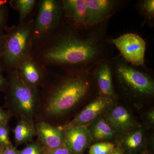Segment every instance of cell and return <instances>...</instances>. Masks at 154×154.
I'll list each match as a JSON object with an SVG mask.
<instances>
[{
	"instance_id": "6da1fadb",
	"label": "cell",
	"mask_w": 154,
	"mask_h": 154,
	"mask_svg": "<svg viewBox=\"0 0 154 154\" xmlns=\"http://www.w3.org/2000/svg\"><path fill=\"white\" fill-rule=\"evenodd\" d=\"M98 44L91 38L68 36L60 40L44 55L49 61L66 64L88 63L98 56Z\"/></svg>"
},
{
	"instance_id": "7a4b0ae2",
	"label": "cell",
	"mask_w": 154,
	"mask_h": 154,
	"mask_svg": "<svg viewBox=\"0 0 154 154\" xmlns=\"http://www.w3.org/2000/svg\"><path fill=\"white\" fill-rule=\"evenodd\" d=\"M89 83L84 78L76 77L63 83L49 96L45 111L49 116L66 113L74 107L89 90Z\"/></svg>"
},
{
	"instance_id": "3957f363",
	"label": "cell",
	"mask_w": 154,
	"mask_h": 154,
	"mask_svg": "<svg viewBox=\"0 0 154 154\" xmlns=\"http://www.w3.org/2000/svg\"><path fill=\"white\" fill-rule=\"evenodd\" d=\"M33 22L16 29L6 36L2 56L7 67H12L25 58L30 44Z\"/></svg>"
},
{
	"instance_id": "277c9868",
	"label": "cell",
	"mask_w": 154,
	"mask_h": 154,
	"mask_svg": "<svg viewBox=\"0 0 154 154\" xmlns=\"http://www.w3.org/2000/svg\"><path fill=\"white\" fill-rule=\"evenodd\" d=\"M10 96L14 109L23 118L32 120L36 105L34 88L23 81L19 73L11 80Z\"/></svg>"
},
{
	"instance_id": "5b68a950",
	"label": "cell",
	"mask_w": 154,
	"mask_h": 154,
	"mask_svg": "<svg viewBox=\"0 0 154 154\" xmlns=\"http://www.w3.org/2000/svg\"><path fill=\"white\" fill-rule=\"evenodd\" d=\"M113 42L127 61L135 66L143 64L146 43L140 36L126 33L113 39Z\"/></svg>"
},
{
	"instance_id": "8992f818",
	"label": "cell",
	"mask_w": 154,
	"mask_h": 154,
	"mask_svg": "<svg viewBox=\"0 0 154 154\" xmlns=\"http://www.w3.org/2000/svg\"><path fill=\"white\" fill-rule=\"evenodd\" d=\"M117 73L122 82L132 91L143 95L153 94V82L142 72L123 64L118 67Z\"/></svg>"
},
{
	"instance_id": "52a82bcc",
	"label": "cell",
	"mask_w": 154,
	"mask_h": 154,
	"mask_svg": "<svg viewBox=\"0 0 154 154\" xmlns=\"http://www.w3.org/2000/svg\"><path fill=\"white\" fill-rule=\"evenodd\" d=\"M110 97L101 96L90 103L69 123L59 126L63 131L73 127L85 125L94 120L102 111L111 105Z\"/></svg>"
},
{
	"instance_id": "ba28073f",
	"label": "cell",
	"mask_w": 154,
	"mask_h": 154,
	"mask_svg": "<svg viewBox=\"0 0 154 154\" xmlns=\"http://www.w3.org/2000/svg\"><path fill=\"white\" fill-rule=\"evenodd\" d=\"M63 143L74 154H83L90 144L91 131L85 125L70 128L63 131Z\"/></svg>"
},
{
	"instance_id": "9c48e42d",
	"label": "cell",
	"mask_w": 154,
	"mask_h": 154,
	"mask_svg": "<svg viewBox=\"0 0 154 154\" xmlns=\"http://www.w3.org/2000/svg\"><path fill=\"white\" fill-rule=\"evenodd\" d=\"M60 11V5L57 1H42L36 20L35 29L36 33L38 34H42L51 29L57 22Z\"/></svg>"
},
{
	"instance_id": "30bf717a",
	"label": "cell",
	"mask_w": 154,
	"mask_h": 154,
	"mask_svg": "<svg viewBox=\"0 0 154 154\" xmlns=\"http://www.w3.org/2000/svg\"><path fill=\"white\" fill-rule=\"evenodd\" d=\"M39 143L46 152L59 147L63 143L64 131L60 127H54L45 122H38L36 126Z\"/></svg>"
},
{
	"instance_id": "8fae6325",
	"label": "cell",
	"mask_w": 154,
	"mask_h": 154,
	"mask_svg": "<svg viewBox=\"0 0 154 154\" xmlns=\"http://www.w3.org/2000/svg\"><path fill=\"white\" fill-rule=\"evenodd\" d=\"M88 25H97L107 18L112 10L113 2L107 0H86Z\"/></svg>"
},
{
	"instance_id": "7c38bea8",
	"label": "cell",
	"mask_w": 154,
	"mask_h": 154,
	"mask_svg": "<svg viewBox=\"0 0 154 154\" xmlns=\"http://www.w3.org/2000/svg\"><path fill=\"white\" fill-rule=\"evenodd\" d=\"M97 83L103 96L110 97L113 94L111 69L108 64L102 63L98 66L96 72Z\"/></svg>"
},
{
	"instance_id": "4fadbf2b",
	"label": "cell",
	"mask_w": 154,
	"mask_h": 154,
	"mask_svg": "<svg viewBox=\"0 0 154 154\" xmlns=\"http://www.w3.org/2000/svg\"><path fill=\"white\" fill-rule=\"evenodd\" d=\"M14 138L17 145L30 142L36 135V126L32 120L22 117L14 130Z\"/></svg>"
},
{
	"instance_id": "5bb4252c",
	"label": "cell",
	"mask_w": 154,
	"mask_h": 154,
	"mask_svg": "<svg viewBox=\"0 0 154 154\" xmlns=\"http://www.w3.org/2000/svg\"><path fill=\"white\" fill-rule=\"evenodd\" d=\"M63 6L67 15L79 23L87 25L86 0H66L63 1Z\"/></svg>"
},
{
	"instance_id": "9a60e30c",
	"label": "cell",
	"mask_w": 154,
	"mask_h": 154,
	"mask_svg": "<svg viewBox=\"0 0 154 154\" xmlns=\"http://www.w3.org/2000/svg\"><path fill=\"white\" fill-rule=\"evenodd\" d=\"M19 74L27 85L34 88L41 79V74L34 62L28 58H24L20 62Z\"/></svg>"
},
{
	"instance_id": "2e32d148",
	"label": "cell",
	"mask_w": 154,
	"mask_h": 154,
	"mask_svg": "<svg viewBox=\"0 0 154 154\" xmlns=\"http://www.w3.org/2000/svg\"><path fill=\"white\" fill-rule=\"evenodd\" d=\"M111 127L118 131H123L132 127L133 121L129 113L124 107H116L110 113L108 118Z\"/></svg>"
},
{
	"instance_id": "e0dca14e",
	"label": "cell",
	"mask_w": 154,
	"mask_h": 154,
	"mask_svg": "<svg viewBox=\"0 0 154 154\" xmlns=\"http://www.w3.org/2000/svg\"><path fill=\"white\" fill-rule=\"evenodd\" d=\"M113 133L110 125L103 119H100L94 125L91 136L96 140H102L112 137Z\"/></svg>"
},
{
	"instance_id": "ac0fdd59",
	"label": "cell",
	"mask_w": 154,
	"mask_h": 154,
	"mask_svg": "<svg viewBox=\"0 0 154 154\" xmlns=\"http://www.w3.org/2000/svg\"><path fill=\"white\" fill-rule=\"evenodd\" d=\"M15 8L19 12L20 22H22L32 11L36 1L34 0H17L14 1Z\"/></svg>"
},
{
	"instance_id": "d6986e66",
	"label": "cell",
	"mask_w": 154,
	"mask_h": 154,
	"mask_svg": "<svg viewBox=\"0 0 154 154\" xmlns=\"http://www.w3.org/2000/svg\"><path fill=\"white\" fill-rule=\"evenodd\" d=\"M115 151L114 144L110 142H102L91 146L89 150V154H111Z\"/></svg>"
},
{
	"instance_id": "ffe728a7",
	"label": "cell",
	"mask_w": 154,
	"mask_h": 154,
	"mask_svg": "<svg viewBox=\"0 0 154 154\" xmlns=\"http://www.w3.org/2000/svg\"><path fill=\"white\" fill-rule=\"evenodd\" d=\"M143 134L141 130H137L132 133L126 137L125 145L128 149L134 150L140 146L142 142Z\"/></svg>"
},
{
	"instance_id": "44dd1931",
	"label": "cell",
	"mask_w": 154,
	"mask_h": 154,
	"mask_svg": "<svg viewBox=\"0 0 154 154\" xmlns=\"http://www.w3.org/2000/svg\"><path fill=\"white\" fill-rule=\"evenodd\" d=\"M46 151L39 142L29 144L22 150L19 151V154H45Z\"/></svg>"
},
{
	"instance_id": "7402d4cb",
	"label": "cell",
	"mask_w": 154,
	"mask_h": 154,
	"mask_svg": "<svg viewBox=\"0 0 154 154\" xmlns=\"http://www.w3.org/2000/svg\"><path fill=\"white\" fill-rule=\"evenodd\" d=\"M11 144L7 125H0V145L5 147Z\"/></svg>"
},
{
	"instance_id": "603a6c76",
	"label": "cell",
	"mask_w": 154,
	"mask_h": 154,
	"mask_svg": "<svg viewBox=\"0 0 154 154\" xmlns=\"http://www.w3.org/2000/svg\"><path fill=\"white\" fill-rule=\"evenodd\" d=\"M143 9L146 14L152 17L154 14V1L153 0H146L143 5Z\"/></svg>"
},
{
	"instance_id": "cb8c5ba5",
	"label": "cell",
	"mask_w": 154,
	"mask_h": 154,
	"mask_svg": "<svg viewBox=\"0 0 154 154\" xmlns=\"http://www.w3.org/2000/svg\"><path fill=\"white\" fill-rule=\"evenodd\" d=\"M45 154H74L63 143L57 148L46 152Z\"/></svg>"
},
{
	"instance_id": "d4e9b609",
	"label": "cell",
	"mask_w": 154,
	"mask_h": 154,
	"mask_svg": "<svg viewBox=\"0 0 154 154\" xmlns=\"http://www.w3.org/2000/svg\"><path fill=\"white\" fill-rule=\"evenodd\" d=\"M9 119L8 113L0 108V125H7Z\"/></svg>"
},
{
	"instance_id": "484cf974",
	"label": "cell",
	"mask_w": 154,
	"mask_h": 154,
	"mask_svg": "<svg viewBox=\"0 0 154 154\" xmlns=\"http://www.w3.org/2000/svg\"><path fill=\"white\" fill-rule=\"evenodd\" d=\"M2 154H19V151L11 144L5 147Z\"/></svg>"
},
{
	"instance_id": "4316f807",
	"label": "cell",
	"mask_w": 154,
	"mask_h": 154,
	"mask_svg": "<svg viewBox=\"0 0 154 154\" xmlns=\"http://www.w3.org/2000/svg\"><path fill=\"white\" fill-rule=\"evenodd\" d=\"M6 38V35L0 32V57L2 55Z\"/></svg>"
},
{
	"instance_id": "83f0119b",
	"label": "cell",
	"mask_w": 154,
	"mask_h": 154,
	"mask_svg": "<svg viewBox=\"0 0 154 154\" xmlns=\"http://www.w3.org/2000/svg\"><path fill=\"white\" fill-rule=\"evenodd\" d=\"M5 19V11L2 4H0V28L4 25Z\"/></svg>"
},
{
	"instance_id": "f1b7e54d",
	"label": "cell",
	"mask_w": 154,
	"mask_h": 154,
	"mask_svg": "<svg viewBox=\"0 0 154 154\" xmlns=\"http://www.w3.org/2000/svg\"><path fill=\"white\" fill-rule=\"evenodd\" d=\"M5 80L1 72V66L0 65V90L5 86Z\"/></svg>"
},
{
	"instance_id": "f546056e",
	"label": "cell",
	"mask_w": 154,
	"mask_h": 154,
	"mask_svg": "<svg viewBox=\"0 0 154 154\" xmlns=\"http://www.w3.org/2000/svg\"><path fill=\"white\" fill-rule=\"evenodd\" d=\"M148 119L152 123H154V112L153 111H152L149 113Z\"/></svg>"
},
{
	"instance_id": "4dcf8cb0",
	"label": "cell",
	"mask_w": 154,
	"mask_h": 154,
	"mask_svg": "<svg viewBox=\"0 0 154 154\" xmlns=\"http://www.w3.org/2000/svg\"><path fill=\"white\" fill-rule=\"evenodd\" d=\"M122 154V153L118 151H114L112 153V154Z\"/></svg>"
},
{
	"instance_id": "1f68e13d",
	"label": "cell",
	"mask_w": 154,
	"mask_h": 154,
	"mask_svg": "<svg viewBox=\"0 0 154 154\" xmlns=\"http://www.w3.org/2000/svg\"><path fill=\"white\" fill-rule=\"evenodd\" d=\"M2 151H1V147H0V154H2Z\"/></svg>"
}]
</instances>
